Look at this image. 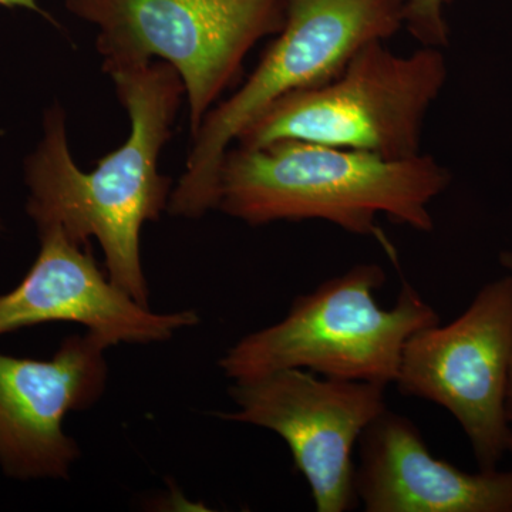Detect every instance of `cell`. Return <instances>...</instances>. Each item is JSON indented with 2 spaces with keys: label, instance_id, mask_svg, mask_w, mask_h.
<instances>
[{
  "label": "cell",
  "instance_id": "6da1fadb",
  "mask_svg": "<svg viewBox=\"0 0 512 512\" xmlns=\"http://www.w3.org/2000/svg\"><path fill=\"white\" fill-rule=\"evenodd\" d=\"M130 117V136L86 173L70 151L66 113L53 104L43 134L25 161L26 211L37 231L57 227L73 242L103 248L107 276L117 288L148 306L140 237L146 222L160 220L170 202L171 180L158 170L185 96L183 80L165 62L107 72Z\"/></svg>",
  "mask_w": 512,
  "mask_h": 512
},
{
  "label": "cell",
  "instance_id": "7a4b0ae2",
  "mask_svg": "<svg viewBox=\"0 0 512 512\" xmlns=\"http://www.w3.org/2000/svg\"><path fill=\"white\" fill-rule=\"evenodd\" d=\"M451 174L429 154L384 158L301 140L229 148L222 161L218 210L249 225L278 221L330 222L349 234L373 237L392 254L380 215L431 232V202Z\"/></svg>",
  "mask_w": 512,
  "mask_h": 512
},
{
  "label": "cell",
  "instance_id": "3957f363",
  "mask_svg": "<svg viewBox=\"0 0 512 512\" xmlns=\"http://www.w3.org/2000/svg\"><path fill=\"white\" fill-rule=\"evenodd\" d=\"M409 0H286L284 28L247 82L215 106L192 137L167 211L200 218L215 210L222 161L234 141L288 94L330 82L357 50L404 28Z\"/></svg>",
  "mask_w": 512,
  "mask_h": 512
},
{
  "label": "cell",
  "instance_id": "277c9868",
  "mask_svg": "<svg viewBox=\"0 0 512 512\" xmlns=\"http://www.w3.org/2000/svg\"><path fill=\"white\" fill-rule=\"evenodd\" d=\"M384 282L382 266H353L298 296L281 322L238 340L218 365L232 382L303 369L389 386L396 382L406 343L440 318L407 282L392 308H382L375 295Z\"/></svg>",
  "mask_w": 512,
  "mask_h": 512
},
{
  "label": "cell",
  "instance_id": "5b68a950",
  "mask_svg": "<svg viewBox=\"0 0 512 512\" xmlns=\"http://www.w3.org/2000/svg\"><path fill=\"white\" fill-rule=\"evenodd\" d=\"M443 49L393 53L376 40L357 50L330 82L282 97L239 136L254 148L301 140L384 158L421 154L424 121L446 86Z\"/></svg>",
  "mask_w": 512,
  "mask_h": 512
},
{
  "label": "cell",
  "instance_id": "8992f818",
  "mask_svg": "<svg viewBox=\"0 0 512 512\" xmlns=\"http://www.w3.org/2000/svg\"><path fill=\"white\" fill-rule=\"evenodd\" d=\"M96 26L103 70L154 59L183 80L191 136L237 82L248 53L284 28L286 0H66Z\"/></svg>",
  "mask_w": 512,
  "mask_h": 512
},
{
  "label": "cell",
  "instance_id": "52a82bcc",
  "mask_svg": "<svg viewBox=\"0 0 512 512\" xmlns=\"http://www.w3.org/2000/svg\"><path fill=\"white\" fill-rule=\"evenodd\" d=\"M512 365V278L480 289L456 320L414 333L404 346L396 386L439 404L466 433L480 470L510 453L507 387Z\"/></svg>",
  "mask_w": 512,
  "mask_h": 512
},
{
  "label": "cell",
  "instance_id": "ba28073f",
  "mask_svg": "<svg viewBox=\"0 0 512 512\" xmlns=\"http://www.w3.org/2000/svg\"><path fill=\"white\" fill-rule=\"evenodd\" d=\"M383 384L284 369L234 382L237 412L222 419L274 431L288 444L296 470L311 487L318 512L355 510L353 450L387 409Z\"/></svg>",
  "mask_w": 512,
  "mask_h": 512
},
{
  "label": "cell",
  "instance_id": "9c48e42d",
  "mask_svg": "<svg viewBox=\"0 0 512 512\" xmlns=\"http://www.w3.org/2000/svg\"><path fill=\"white\" fill-rule=\"evenodd\" d=\"M109 346L94 333L64 339L50 360L0 353V466L9 476L67 478L80 448L63 430L70 412L103 396Z\"/></svg>",
  "mask_w": 512,
  "mask_h": 512
},
{
  "label": "cell",
  "instance_id": "30bf717a",
  "mask_svg": "<svg viewBox=\"0 0 512 512\" xmlns=\"http://www.w3.org/2000/svg\"><path fill=\"white\" fill-rule=\"evenodd\" d=\"M40 252L18 288L0 295V335L50 322L83 325L109 348L164 342L198 325L197 312L156 313L100 271L89 245L62 229H39Z\"/></svg>",
  "mask_w": 512,
  "mask_h": 512
},
{
  "label": "cell",
  "instance_id": "8fae6325",
  "mask_svg": "<svg viewBox=\"0 0 512 512\" xmlns=\"http://www.w3.org/2000/svg\"><path fill=\"white\" fill-rule=\"evenodd\" d=\"M355 485L366 512H512V468L460 470L389 409L360 436Z\"/></svg>",
  "mask_w": 512,
  "mask_h": 512
},
{
  "label": "cell",
  "instance_id": "7c38bea8",
  "mask_svg": "<svg viewBox=\"0 0 512 512\" xmlns=\"http://www.w3.org/2000/svg\"><path fill=\"white\" fill-rule=\"evenodd\" d=\"M456 0H409L404 28L421 46L444 49L450 42L446 9Z\"/></svg>",
  "mask_w": 512,
  "mask_h": 512
},
{
  "label": "cell",
  "instance_id": "4fadbf2b",
  "mask_svg": "<svg viewBox=\"0 0 512 512\" xmlns=\"http://www.w3.org/2000/svg\"><path fill=\"white\" fill-rule=\"evenodd\" d=\"M501 264H503L505 271H507L508 275H511L512 278V254L511 252H504L500 256ZM505 409H507V417L508 423H510L511 431H512V365L510 370V379H508V387H507V402H505ZM510 453L512 454V444Z\"/></svg>",
  "mask_w": 512,
  "mask_h": 512
},
{
  "label": "cell",
  "instance_id": "5bb4252c",
  "mask_svg": "<svg viewBox=\"0 0 512 512\" xmlns=\"http://www.w3.org/2000/svg\"><path fill=\"white\" fill-rule=\"evenodd\" d=\"M0 6L33 10V12L42 13L43 15V10L37 5V0H0Z\"/></svg>",
  "mask_w": 512,
  "mask_h": 512
}]
</instances>
